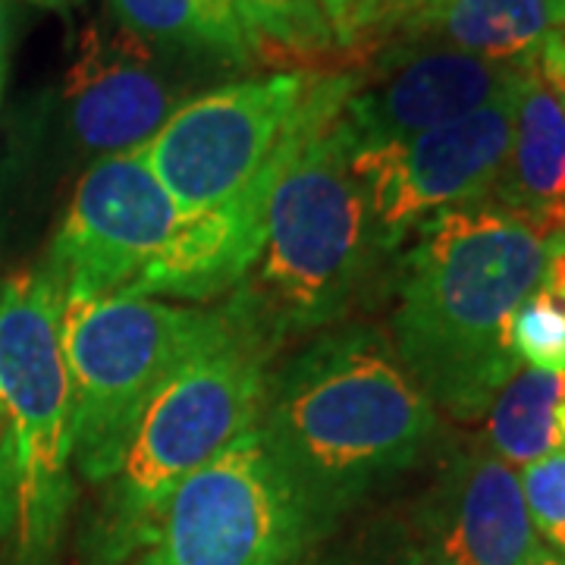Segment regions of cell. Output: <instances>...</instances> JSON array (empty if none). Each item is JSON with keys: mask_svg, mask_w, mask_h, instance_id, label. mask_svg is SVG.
<instances>
[{"mask_svg": "<svg viewBox=\"0 0 565 565\" xmlns=\"http://www.w3.org/2000/svg\"><path fill=\"white\" fill-rule=\"evenodd\" d=\"M537 70L565 107V29L550 32L537 51Z\"/></svg>", "mask_w": 565, "mask_h": 565, "instance_id": "cell-22", "label": "cell"}, {"mask_svg": "<svg viewBox=\"0 0 565 565\" xmlns=\"http://www.w3.org/2000/svg\"><path fill=\"white\" fill-rule=\"evenodd\" d=\"M318 3H321L333 47L364 54L371 32L384 13L386 0H318Z\"/></svg>", "mask_w": 565, "mask_h": 565, "instance_id": "cell-21", "label": "cell"}, {"mask_svg": "<svg viewBox=\"0 0 565 565\" xmlns=\"http://www.w3.org/2000/svg\"><path fill=\"white\" fill-rule=\"evenodd\" d=\"M563 29H565V20H563Z\"/></svg>", "mask_w": 565, "mask_h": 565, "instance_id": "cell-33", "label": "cell"}, {"mask_svg": "<svg viewBox=\"0 0 565 565\" xmlns=\"http://www.w3.org/2000/svg\"><path fill=\"white\" fill-rule=\"evenodd\" d=\"M515 88L519 82L475 114L415 139L377 151L352 148L355 173L367 192L371 233L384 255L434 214L493 195L512 139Z\"/></svg>", "mask_w": 565, "mask_h": 565, "instance_id": "cell-10", "label": "cell"}, {"mask_svg": "<svg viewBox=\"0 0 565 565\" xmlns=\"http://www.w3.org/2000/svg\"><path fill=\"white\" fill-rule=\"evenodd\" d=\"M255 430L318 537L422 459L437 408L384 330L337 327L267 377Z\"/></svg>", "mask_w": 565, "mask_h": 565, "instance_id": "cell-1", "label": "cell"}, {"mask_svg": "<svg viewBox=\"0 0 565 565\" xmlns=\"http://www.w3.org/2000/svg\"><path fill=\"white\" fill-rule=\"evenodd\" d=\"M527 565H565V556H559V553H553V550H541L534 559Z\"/></svg>", "mask_w": 565, "mask_h": 565, "instance_id": "cell-28", "label": "cell"}, {"mask_svg": "<svg viewBox=\"0 0 565 565\" xmlns=\"http://www.w3.org/2000/svg\"><path fill=\"white\" fill-rule=\"evenodd\" d=\"M315 534L258 430L185 478L167 503L114 544L132 565H292Z\"/></svg>", "mask_w": 565, "mask_h": 565, "instance_id": "cell-7", "label": "cell"}, {"mask_svg": "<svg viewBox=\"0 0 565 565\" xmlns=\"http://www.w3.org/2000/svg\"><path fill=\"white\" fill-rule=\"evenodd\" d=\"M541 270L544 236L497 204L449 207L415 230L386 337L434 408L478 422L522 371L509 330Z\"/></svg>", "mask_w": 565, "mask_h": 565, "instance_id": "cell-2", "label": "cell"}, {"mask_svg": "<svg viewBox=\"0 0 565 565\" xmlns=\"http://www.w3.org/2000/svg\"><path fill=\"white\" fill-rule=\"evenodd\" d=\"M427 3H434V0H386L384 13H381V20L374 25V32H371V41H367V47H364V54H371L381 41L399 25L403 20H408L412 13H418L424 10Z\"/></svg>", "mask_w": 565, "mask_h": 565, "instance_id": "cell-25", "label": "cell"}, {"mask_svg": "<svg viewBox=\"0 0 565 565\" xmlns=\"http://www.w3.org/2000/svg\"><path fill=\"white\" fill-rule=\"evenodd\" d=\"M110 17L139 39L217 70L248 66L258 54L233 0H110Z\"/></svg>", "mask_w": 565, "mask_h": 565, "instance_id": "cell-16", "label": "cell"}, {"mask_svg": "<svg viewBox=\"0 0 565 565\" xmlns=\"http://www.w3.org/2000/svg\"><path fill=\"white\" fill-rule=\"evenodd\" d=\"M270 355L274 352L258 337L230 318L221 337L199 349L161 386L141 415L122 468L110 481V544L148 522L185 478L255 430L270 377Z\"/></svg>", "mask_w": 565, "mask_h": 565, "instance_id": "cell-6", "label": "cell"}, {"mask_svg": "<svg viewBox=\"0 0 565 565\" xmlns=\"http://www.w3.org/2000/svg\"><path fill=\"white\" fill-rule=\"evenodd\" d=\"M497 207L541 236L565 230V107L531 57L515 88L512 139L493 185Z\"/></svg>", "mask_w": 565, "mask_h": 565, "instance_id": "cell-14", "label": "cell"}, {"mask_svg": "<svg viewBox=\"0 0 565 565\" xmlns=\"http://www.w3.org/2000/svg\"><path fill=\"white\" fill-rule=\"evenodd\" d=\"M541 289L550 292L556 302L565 305V230L544 239V270H541Z\"/></svg>", "mask_w": 565, "mask_h": 565, "instance_id": "cell-23", "label": "cell"}, {"mask_svg": "<svg viewBox=\"0 0 565 565\" xmlns=\"http://www.w3.org/2000/svg\"><path fill=\"white\" fill-rule=\"evenodd\" d=\"M0 95H3V85H0Z\"/></svg>", "mask_w": 565, "mask_h": 565, "instance_id": "cell-32", "label": "cell"}, {"mask_svg": "<svg viewBox=\"0 0 565 565\" xmlns=\"http://www.w3.org/2000/svg\"><path fill=\"white\" fill-rule=\"evenodd\" d=\"M17 525V493H13V465H10V446L0 415V531Z\"/></svg>", "mask_w": 565, "mask_h": 565, "instance_id": "cell-24", "label": "cell"}, {"mask_svg": "<svg viewBox=\"0 0 565 565\" xmlns=\"http://www.w3.org/2000/svg\"><path fill=\"white\" fill-rule=\"evenodd\" d=\"M349 85L352 70L318 73L286 141L258 264L226 302L230 318L270 352L343 321L384 258L371 233L352 141L340 122Z\"/></svg>", "mask_w": 565, "mask_h": 565, "instance_id": "cell-3", "label": "cell"}, {"mask_svg": "<svg viewBox=\"0 0 565 565\" xmlns=\"http://www.w3.org/2000/svg\"><path fill=\"white\" fill-rule=\"evenodd\" d=\"M415 559H418V553H412V556H405L403 563H384V565H415Z\"/></svg>", "mask_w": 565, "mask_h": 565, "instance_id": "cell-31", "label": "cell"}, {"mask_svg": "<svg viewBox=\"0 0 565 565\" xmlns=\"http://www.w3.org/2000/svg\"><path fill=\"white\" fill-rule=\"evenodd\" d=\"M0 415L25 553L54 546L73 503V393L61 296L41 270L0 286Z\"/></svg>", "mask_w": 565, "mask_h": 565, "instance_id": "cell-5", "label": "cell"}, {"mask_svg": "<svg viewBox=\"0 0 565 565\" xmlns=\"http://www.w3.org/2000/svg\"><path fill=\"white\" fill-rule=\"evenodd\" d=\"M563 20L565 0H434L399 22L377 47L437 44L481 61L522 63L541 51L550 32L563 29Z\"/></svg>", "mask_w": 565, "mask_h": 565, "instance_id": "cell-15", "label": "cell"}, {"mask_svg": "<svg viewBox=\"0 0 565 565\" xmlns=\"http://www.w3.org/2000/svg\"><path fill=\"white\" fill-rule=\"evenodd\" d=\"M7 47H10V32H7V7L0 0V85L7 76Z\"/></svg>", "mask_w": 565, "mask_h": 565, "instance_id": "cell-26", "label": "cell"}, {"mask_svg": "<svg viewBox=\"0 0 565 565\" xmlns=\"http://www.w3.org/2000/svg\"><path fill=\"white\" fill-rule=\"evenodd\" d=\"M217 66L139 39L114 17L85 22L51 98L61 148L82 163L136 151Z\"/></svg>", "mask_w": 565, "mask_h": 565, "instance_id": "cell-9", "label": "cell"}, {"mask_svg": "<svg viewBox=\"0 0 565 565\" xmlns=\"http://www.w3.org/2000/svg\"><path fill=\"white\" fill-rule=\"evenodd\" d=\"M565 403V371H519L490 405L487 449L505 465H527L563 446L556 434V405Z\"/></svg>", "mask_w": 565, "mask_h": 565, "instance_id": "cell-17", "label": "cell"}, {"mask_svg": "<svg viewBox=\"0 0 565 565\" xmlns=\"http://www.w3.org/2000/svg\"><path fill=\"white\" fill-rule=\"evenodd\" d=\"M255 51L311 57L333 51V39L318 0H233Z\"/></svg>", "mask_w": 565, "mask_h": 565, "instance_id": "cell-18", "label": "cell"}, {"mask_svg": "<svg viewBox=\"0 0 565 565\" xmlns=\"http://www.w3.org/2000/svg\"><path fill=\"white\" fill-rule=\"evenodd\" d=\"M509 337L519 362L546 374L565 371V305L556 302L541 286L519 305Z\"/></svg>", "mask_w": 565, "mask_h": 565, "instance_id": "cell-19", "label": "cell"}, {"mask_svg": "<svg viewBox=\"0 0 565 565\" xmlns=\"http://www.w3.org/2000/svg\"><path fill=\"white\" fill-rule=\"evenodd\" d=\"M553 422H556V434H559V440L565 446V403L556 405V415H553Z\"/></svg>", "mask_w": 565, "mask_h": 565, "instance_id": "cell-29", "label": "cell"}, {"mask_svg": "<svg viewBox=\"0 0 565 565\" xmlns=\"http://www.w3.org/2000/svg\"><path fill=\"white\" fill-rule=\"evenodd\" d=\"M415 565H446V563H440V559H437V556H430V553H418Z\"/></svg>", "mask_w": 565, "mask_h": 565, "instance_id": "cell-30", "label": "cell"}, {"mask_svg": "<svg viewBox=\"0 0 565 565\" xmlns=\"http://www.w3.org/2000/svg\"><path fill=\"white\" fill-rule=\"evenodd\" d=\"M29 3H35L41 10H73V7H82L85 0H29Z\"/></svg>", "mask_w": 565, "mask_h": 565, "instance_id": "cell-27", "label": "cell"}, {"mask_svg": "<svg viewBox=\"0 0 565 565\" xmlns=\"http://www.w3.org/2000/svg\"><path fill=\"white\" fill-rule=\"evenodd\" d=\"M522 493L537 537L565 556V446L522 465Z\"/></svg>", "mask_w": 565, "mask_h": 565, "instance_id": "cell-20", "label": "cell"}, {"mask_svg": "<svg viewBox=\"0 0 565 565\" xmlns=\"http://www.w3.org/2000/svg\"><path fill=\"white\" fill-rule=\"evenodd\" d=\"M430 527L427 553L446 565H527L544 550L515 468L490 449L452 462L434 497Z\"/></svg>", "mask_w": 565, "mask_h": 565, "instance_id": "cell-13", "label": "cell"}, {"mask_svg": "<svg viewBox=\"0 0 565 565\" xmlns=\"http://www.w3.org/2000/svg\"><path fill=\"white\" fill-rule=\"evenodd\" d=\"M180 226L145 151L110 154L85 167L41 274L57 296H114L161 258Z\"/></svg>", "mask_w": 565, "mask_h": 565, "instance_id": "cell-11", "label": "cell"}, {"mask_svg": "<svg viewBox=\"0 0 565 565\" xmlns=\"http://www.w3.org/2000/svg\"><path fill=\"white\" fill-rule=\"evenodd\" d=\"M230 327L223 308H182L136 292L61 296V345L73 393V468L110 484L141 415L199 349Z\"/></svg>", "mask_w": 565, "mask_h": 565, "instance_id": "cell-4", "label": "cell"}, {"mask_svg": "<svg viewBox=\"0 0 565 565\" xmlns=\"http://www.w3.org/2000/svg\"><path fill=\"white\" fill-rule=\"evenodd\" d=\"M315 79L311 70L230 79L173 110L141 151L182 223L221 207L262 173L299 120Z\"/></svg>", "mask_w": 565, "mask_h": 565, "instance_id": "cell-8", "label": "cell"}, {"mask_svg": "<svg viewBox=\"0 0 565 565\" xmlns=\"http://www.w3.org/2000/svg\"><path fill=\"white\" fill-rule=\"evenodd\" d=\"M367 57V70H352L340 107L355 151L390 148L475 114L509 92L531 61L493 63L437 44H384Z\"/></svg>", "mask_w": 565, "mask_h": 565, "instance_id": "cell-12", "label": "cell"}]
</instances>
